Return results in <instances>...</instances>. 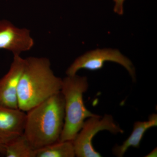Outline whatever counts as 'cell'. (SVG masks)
Wrapping results in <instances>:
<instances>
[{
  "instance_id": "obj_1",
  "label": "cell",
  "mask_w": 157,
  "mask_h": 157,
  "mask_svg": "<svg viewBox=\"0 0 157 157\" xmlns=\"http://www.w3.org/2000/svg\"><path fill=\"white\" fill-rule=\"evenodd\" d=\"M62 84L63 79L56 76L49 59L33 56L25 59L17 88L18 109L27 112L60 92Z\"/></svg>"
},
{
  "instance_id": "obj_2",
  "label": "cell",
  "mask_w": 157,
  "mask_h": 157,
  "mask_svg": "<svg viewBox=\"0 0 157 157\" xmlns=\"http://www.w3.org/2000/svg\"><path fill=\"white\" fill-rule=\"evenodd\" d=\"M65 118V102L61 92L26 112L23 135L38 149L59 140Z\"/></svg>"
},
{
  "instance_id": "obj_3",
  "label": "cell",
  "mask_w": 157,
  "mask_h": 157,
  "mask_svg": "<svg viewBox=\"0 0 157 157\" xmlns=\"http://www.w3.org/2000/svg\"><path fill=\"white\" fill-rule=\"evenodd\" d=\"M89 85L85 76H67L63 78L60 92L65 102V118L59 140L73 141L86 118L96 116L85 106L83 94Z\"/></svg>"
},
{
  "instance_id": "obj_4",
  "label": "cell",
  "mask_w": 157,
  "mask_h": 157,
  "mask_svg": "<svg viewBox=\"0 0 157 157\" xmlns=\"http://www.w3.org/2000/svg\"><path fill=\"white\" fill-rule=\"evenodd\" d=\"M104 130L114 134L124 133L123 130L116 123L112 116L109 114H105L103 117L97 115L88 118L85 121L81 130L73 140L76 156L101 157L93 147L92 141L97 133Z\"/></svg>"
},
{
  "instance_id": "obj_5",
  "label": "cell",
  "mask_w": 157,
  "mask_h": 157,
  "mask_svg": "<svg viewBox=\"0 0 157 157\" xmlns=\"http://www.w3.org/2000/svg\"><path fill=\"white\" fill-rule=\"evenodd\" d=\"M107 62H115L122 66L135 81V69L132 62L119 51L110 48L90 51L78 57L68 68L66 74L67 76H73L81 69L92 71L100 70Z\"/></svg>"
},
{
  "instance_id": "obj_6",
  "label": "cell",
  "mask_w": 157,
  "mask_h": 157,
  "mask_svg": "<svg viewBox=\"0 0 157 157\" xmlns=\"http://www.w3.org/2000/svg\"><path fill=\"white\" fill-rule=\"evenodd\" d=\"M34 40L29 29L18 28L8 20H0V50L9 51L14 55L31 50Z\"/></svg>"
},
{
  "instance_id": "obj_7",
  "label": "cell",
  "mask_w": 157,
  "mask_h": 157,
  "mask_svg": "<svg viewBox=\"0 0 157 157\" xmlns=\"http://www.w3.org/2000/svg\"><path fill=\"white\" fill-rule=\"evenodd\" d=\"M25 64V59L14 55L9 71L0 79V106L17 109V88Z\"/></svg>"
},
{
  "instance_id": "obj_8",
  "label": "cell",
  "mask_w": 157,
  "mask_h": 157,
  "mask_svg": "<svg viewBox=\"0 0 157 157\" xmlns=\"http://www.w3.org/2000/svg\"><path fill=\"white\" fill-rule=\"evenodd\" d=\"M26 113L0 106V143L6 145L23 134Z\"/></svg>"
},
{
  "instance_id": "obj_9",
  "label": "cell",
  "mask_w": 157,
  "mask_h": 157,
  "mask_svg": "<svg viewBox=\"0 0 157 157\" xmlns=\"http://www.w3.org/2000/svg\"><path fill=\"white\" fill-rule=\"evenodd\" d=\"M157 126V115L155 113L150 115L147 121L135 122L131 135L121 145H117L113 148V154L116 156L122 157L129 147H139L145 132L150 128Z\"/></svg>"
},
{
  "instance_id": "obj_10",
  "label": "cell",
  "mask_w": 157,
  "mask_h": 157,
  "mask_svg": "<svg viewBox=\"0 0 157 157\" xmlns=\"http://www.w3.org/2000/svg\"><path fill=\"white\" fill-rule=\"evenodd\" d=\"M76 156L73 141H59L36 150V157Z\"/></svg>"
},
{
  "instance_id": "obj_11",
  "label": "cell",
  "mask_w": 157,
  "mask_h": 157,
  "mask_svg": "<svg viewBox=\"0 0 157 157\" xmlns=\"http://www.w3.org/2000/svg\"><path fill=\"white\" fill-rule=\"evenodd\" d=\"M6 157H36L34 149L23 135L5 145Z\"/></svg>"
},
{
  "instance_id": "obj_12",
  "label": "cell",
  "mask_w": 157,
  "mask_h": 157,
  "mask_svg": "<svg viewBox=\"0 0 157 157\" xmlns=\"http://www.w3.org/2000/svg\"><path fill=\"white\" fill-rule=\"evenodd\" d=\"M115 6L114 7V11L115 13L122 15L124 12V3L125 0H114Z\"/></svg>"
},
{
  "instance_id": "obj_13",
  "label": "cell",
  "mask_w": 157,
  "mask_h": 157,
  "mask_svg": "<svg viewBox=\"0 0 157 157\" xmlns=\"http://www.w3.org/2000/svg\"><path fill=\"white\" fill-rule=\"evenodd\" d=\"M157 149L156 147L149 154L145 156L146 157H157Z\"/></svg>"
},
{
  "instance_id": "obj_14",
  "label": "cell",
  "mask_w": 157,
  "mask_h": 157,
  "mask_svg": "<svg viewBox=\"0 0 157 157\" xmlns=\"http://www.w3.org/2000/svg\"><path fill=\"white\" fill-rule=\"evenodd\" d=\"M5 151V145L0 143V154L2 155H4Z\"/></svg>"
}]
</instances>
